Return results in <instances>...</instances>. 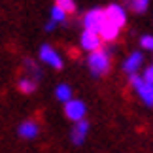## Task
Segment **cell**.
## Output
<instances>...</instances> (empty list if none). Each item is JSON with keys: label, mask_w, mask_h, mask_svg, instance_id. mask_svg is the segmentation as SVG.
<instances>
[{"label": "cell", "mask_w": 153, "mask_h": 153, "mask_svg": "<svg viewBox=\"0 0 153 153\" xmlns=\"http://www.w3.org/2000/svg\"><path fill=\"white\" fill-rule=\"evenodd\" d=\"M128 8L132 11H136V13H146L149 8V0H127Z\"/></svg>", "instance_id": "16"}, {"label": "cell", "mask_w": 153, "mask_h": 153, "mask_svg": "<svg viewBox=\"0 0 153 153\" xmlns=\"http://www.w3.org/2000/svg\"><path fill=\"white\" fill-rule=\"evenodd\" d=\"M74 95V91H72V87H70L68 83H59L57 87H55V98L59 102H68V100H72V97Z\"/></svg>", "instance_id": "12"}, {"label": "cell", "mask_w": 153, "mask_h": 153, "mask_svg": "<svg viewBox=\"0 0 153 153\" xmlns=\"http://www.w3.org/2000/svg\"><path fill=\"white\" fill-rule=\"evenodd\" d=\"M142 64H144V55L140 51H132L131 55H127V59L123 61L121 68H123V72H125L127 76H134V74L140 72Z\"/></svg>", "instance_id": "8"}, {"label": "cell", "mask_w": 153, "mask_h": 153, "mask_svg": "<svg viewBox=\"0 0 153 153\" xmlns=\"http://www.w3.org/2000/svg\"><path fill=\"white\" fill-rule=\"evenodd\" d=\"M104 15H106V19L111 21L114 25H117L119 28H123L127 25V10L121 4H110L104 10Z\"/></svg>", "instance_id": "7"}, {"label": "cell", "mask_w": 153, "mask_h": 153, "mask_svg": "<svg viewBox=\"0 0 153 153\" xmlns=\"http://www.w3.org/2000/svg\"><path fill=\"white\" fill-rule=\"evenodd\" d=\"M119 30L121 28L117 27V25H114L111 21H108V19H104V23H102V27H100V30H98V34H100V38H102V42H115L117 40V36H119Z\"/></svg>", "instance_id": "11"}, {"label": "cell", "mask_w": 153, "mask_h": 153, "mask_svg": "<svg viewBox=\"0 0 153 153\" xmlns=\"http://www.w3.org/2000/svg\"><path fill=\"white\" fill-rule=\"evenodd\" d=\"M79 45H81L83 51L93 53V51H97V49L102 48V38H100L98 32L85 30V28H83V32H81V36H79Z\"/></svg>", "instance_id": "5"}, {"label": "cell", "mask_w": 153, "mask_h": 153, "mask_svg": "<svg viewBox=\"0 0 153 153\" xmlns=\"http://www.w3.org/2000/svg\"><path fill=\"white\" fill-rule=\"evenodd\" d=\"M38 132H40V127H38V123L34 119H27L17 127V134H19L21 138H25V140H34L38 136Z\"/></svg>", "instance_id": "10"}, {"label": "cell", "mask_w": 153, "mask_h": 153, "mask_svg": "<svg viewBox=\"0 0 153 153\" xmlns=\"http://www.w3.org/2000/svg\"><path fill=\"white\" fill-rule=\"evenodd\" d=\"M140 48L146 49V51H153V36L151 34H144L140 38Z\"/></svg>", "instance_id": "18"}, {"label": "cell", "mask_w": 153, "mask_h": 153, "mask_svg": "<svg viewBox=\"0 0 153 153\" xmlns=\"http://www.w3.org/2000/svg\"><path fill=\"white\" fill-rule=\"evenodd\" d=\"M23 68H25V72L28 78H32V79H42V70H40V66L36 62L32 61V59H25V62H23Z\"/></svg>", "instance_id": "14"}, {"label": "cell", "mask_w": 153, "mask_h": 153, "mask_svg": "<svg viewBox=\"0 0 153 153\" xmlns=\"http://www.w3.org/2000/svg\"><path fill=\"white\" fill-rule=\"evenodd\" d=\"M87 134H89V123H87L85 119L83 121H78V123H74L72 131H70V140H72V144L81 146V144L85 142Z\"/></svg>", "instance_id": "9"}, {"label": "cell", "mask_w": 153, "mask_h": 153, "mask_svg": "<svg viewBox=\"0 0 153 153\" xmlns=\"http://www.w3.org/2000/svg\"><path fill=\"white\" fill-rule=\"evenodd\" d=\"M142 78H144L146 81H149V83H153V64H151V66H148V68L144 70Z\"/></svg>", "instance_id": "19"}, {"label": "cell", "mask_w": 153, "mask_h": 153, "mask_svg": "<svg viewBox=\"0 0 153 153\" xmlns=\"http://www.w3.org/2000/svg\"><path fill=\"white\" fill-rule=\"evenodd\" d=\"M38 57H40V61H42L44 64H48L49 68H55V70H61L64 66V62H62V57L59 55V51L53 48V45L49 44H44L42 48H40L38 51Z\"/></svg>", "instance_id": "4"}, {"label": "cell", "mask_w": 153, "mask_h": 153, "mask_svg": "<svg viewBox=\"0 0 153 153\" xmlns=\"http://www.w3.org/2000/svg\"><path fill=\"white\" fill-rule=\"evenodd\" d=\"M66 17H68L66 11L53 4V8L49 10V19H51L53 23H57V25H62V23H66Z\"/></svg>", "instance_id": "15"}, {"label": "cell", "mask_w": 153, "mask_h": 153, "mask_svg": "<svg viewBox=\"0 0 153 153\" xmlns=\"http://www.w3.org/2000/svg\"><path fill=\"white\" fill-rule=\"evenodd\" d=\"M17 87H19V91L23 95H32L38 87V81L28 78V76H23V78H19V81H17Z\"/></svg>", "instance_id": "13"}, {"label": "cell", "mask_w": 153, "mask_h": 153, "mask_svg": "<svg viewBox=\"0 0 153 153\" xmlns=\"http://www.w3.org/2000/svg\"><path fill=\"white\" fill-rule=\"evenodd\" d=\"M87 115V106L83 100L79 98H72V100L64 102V117L70 119L72 123H78V121H83Z\"/></svg>", "instance_id": "3"}, {"label": "cell", "mask_w": 153, "mask_h": 153, "mask_svg": "<svg viewBox=\"0 0 153 153\" xmlns=\"http://www.w3.org/2000/svg\"><path fill=\"white\" fill-rule=\"evenodd\" d=\"M55 27H57V23H53L51 19H49L48 23H45V30H48V32H51V30H55Z\"/></svg>", "instance_id": "20"}, {"label": "cell", "mask_w": 153, "mask_h": 153, "mask_svg": "<svg viewBox=\"0 0 153 153\" xmlns=\"http://www.w3.org/2000/svg\"><path fill=\"white\" fill-rule=\"evenodd\" d=\"M55 6H59L66 13H74L76 11V0H55Z\"/></svg>", "instance_id": "17"}, {"label": "cell", "mask_w": 153, "mask_h": 153, "mask_svg": "<svg viewBox=\"0 0 153 153\" xmlns=\"http://www.w3.org/2000/svg\"><path fill=\"white\" fill-rule=\"evenodd\" d=\"M87 66H89V72L95 76V78H100V76L108 74L110 66H111V51L100 48V49L89 53V57H87Z\"/></svg>", "instance_id": "1"}, {"label": "cell", "mask_w": 153, "mask_h": 153, "mask_svg": "<svg viewBox=\"0 0 153 153\" xmlns=\"http://www.w3.org/2000/svg\"><path fill=\"white\" fill-rule=\"evenodd\" d=\"M106 19V15H104V10L100 8H95V10H89L87 13L83 15V28L85 30H95L98 32L100 30V27H102V23Z\"/></svg>", "instance_id": "6"}, {"label": "cell", "mask_w": 153, "mask_h": 153, "mask_svg": "<svg viewBox=\"0 0 153 153\" xmlns=\"http://www.w3.org/2000/svg\"><path fill=\"white\" fill-rule=\"evenodd\" d=\"M131 85H132V89L136 91V95L140 97V100L146 106L153 108V83L146 81L142 76L134 74V76H131Z\"/></svg>", "instance_id": "2"}]
</instances>
